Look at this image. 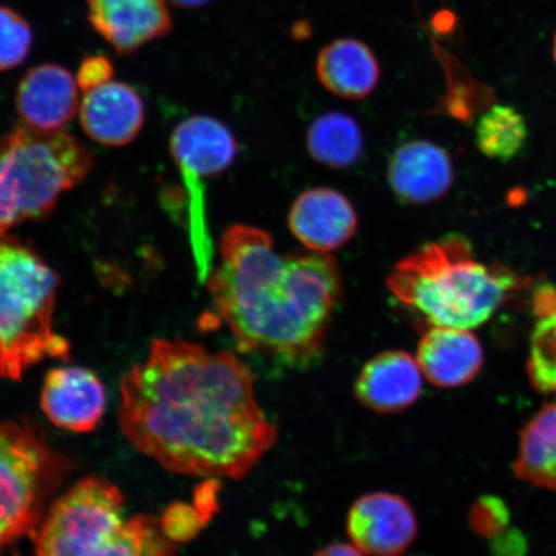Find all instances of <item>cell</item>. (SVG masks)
<instances>
[{"instance_id": "obj_30", "label": "cell", "mask_w": 556, "mask_h": 556, "mask_svg": "<svg viewBox=\"0 0 556 556\" xmlns=\"http://www.w3.org/2000/svg\"><path fill=\"white\" fill-rule=\"evenodd\" d=\"M554 55H555V61H556V37H555V43H554Z\"/></svg>"}, {"instance_id": "obj_6", "label": "cell", "mask_w": 556, "mask_h": 556, "mask_svg": "<svg viewBox=\"0 0 556 556\" xmlns=\"http://www.w3.org/2000/svg\"><path fill=\"white\" fill-rule=\"evenodd\" d=\"M93 155L65 129L21 123L0 138V236L50 215L62 193L85 179Z\"/></svg>"}, {"instance_id": "obj_16", "label": "cell", "mask_w": 556, "mask_h": 556, "mask_svg": "<svg viewBox=\"0 0 556 556\" xmlns=\"http://www.w3.org/2000/svg\"><path fill=\"white\" fill-rule=\"evenodd\" d=\"M421 370L406 352L388 351L368 361L356 380L357 399L375 413L403 412L419 400Z\"/></svg>"}, {"instance_id": "obj_7", "label": "cell", "mask_w": 556, "mask_h": 556, "mask_svg": "<svg viewBox=\"0 0 556 556\" xmlns=\"http://www.w3.org/2000/svg\"><path fill=\"white\" fill-rule=\"evenodd\" d=\"M67 468L30 426L0 421V547L37 531Z\"/></svg>"}, {"instance_id": "obj_14", "label": "cell", "mask_w": 556, "mask_h": 556, "mask_svg": "<svg viewBox=\"0 0 556 556\" xmlns=\"http://www.w3.org/2000/svg\"><path fill=\"white\" fill-rule=\"evenodd\" d=\"M78 87L65 67L54 64L33 67L17 87L21 123L41 130L64 129L78 111Z\"/></svg>"}, {"instance_id": "obj_4", "label": "cell", "mask_w": 556, "mask_h": 556, "mask_svg": "<svg viewBox=\"0 0 556 556\" xmlns=\"http://www.w3.org/2000/svg\"><path fill=\"white\" fill-rule=\"evenodd\" d=\"M37 556H172L176 544L159 519L125 518L109 479L88 477L55 502L34 532Z\"/></svg>"}, {"instance_id": "obj_12", "label": "cell", "mask_w": 556, "mask_h": 556, "mask_svg": "<svg viewBox=\"0 0 556 556\" xmlns=\"http://www.w3.org/2000/svg\"><path fill=\"white\" fill-rule=\"evenodd\" d=\"M40 406L54 426L92 432L106 407V392L97 375L83 367H58L47 374Z\"/></svg>"}, {"instance_id": "obj_20", "label": "cell", "mask_w": 556, "mask_h": 556, "mask_svg": "<svg viewBox=\"0 0 556 556\" xmlns=\"http://www.w3.org/2000/svg\"><path fill=\"white\" fill-rule=\"evenodd\" d=\"M307 148L317 163L343 169L356 164L363 156L364 137L352 116L331 111L312 123Z\"/></svg>"}, {"instance_id": "obj_25", "label": "cell", "mask_w": 556, "mask_h": 556, "mask_svg": "<svg viewBox=\"0 0 556 556\" xmlns=\"http://www.w3.org/2000/svg\"><path fill=\"white\" fill-rule=\"evenodd\" d=\"M114 65L106 55L94 54L87 55L78 68L76 74V83L83 92L99 88L106 83L113 80Z\"/></svg>"}, {"instance_id": "obj_26", "label": "cell", "mask_w": 556, "mask_h": 556, "mask_svg": "<svg viewBox=\"0 0 556 556\" xmlns=\"http://www.w3.org/2000/svg\"><path fill=\"white\" fill-rule=\"evenodd\" d=\"M526 551V538L517 530L504 531L492 539L493 556H525Z\"/></svg>"}, {"instance_id": "obj_27", "label": "cell", "mask_w": 556, "mask_h": 556, "mask_svg": "<svg viewBox=\"0 0 556 556\" xmlns=\"http://www.w3.org/2000/svg\"><path fill=\"white\" fill-rule=\"evenodd\" d=\"M313 556H364V553L354 545L332 544L321 548Z\"/></svg>"}, {"instance_id": "obj_2", "label": "cell", "mask_w": 556, "mask_h": 556, "mask_svg": "<svg viewBox=\"0 0 556 556\" xmlns=\"http://www.w3.org/2000/svg\"><path fill=\"white\" fill-rule=\"evenodd\" d=\"M219 255L206 287L242 352L289 366L321 356L343 294L332 256L282 255L266 231L243 225L226 229Z\"/></svg>"}, {"instance_id": "obj_28", "label": "cell", "mask_w": 556, "mask_h": 556, "mask_svg": "<svg viewBox=\"0 0 556 556\" xmlns=\"http://www.w3.org/2000/svg\"><path fill=\"white\" fill-rule=\"evenodd\" d=\"M434 26L438 31L451 30V27L454 26V16L448 12L440 13V15H437L434 20Z\"/></svg>"}, {"instance_id": "obj_22", "label": "cell", "mask_w": 556, "mask_h": 556, "mask_svg": "<svg viewBox=\"0 0 556 556\" xmlns=\"http://www.w3.org/2000/svg\"><path fill=\"white\" fill-rule=\"evenodd\" d=\"M528 375L540 392H556V312L541 317L534 329Z\"/></svg>"}, {"instance_id": "obj_17", "label": "cell", "mask_w": 556, "mask_h": 556, "mask_svg": "<svg viewBox=\"0 0 556 556\" xmlns=\"http://www.w3.org/2000/svg\"><path fill=\"white\" fill-rule=\"evenodd\" d=\"M416 361L432 384L456 388L477 377L483 366L484 354L475 333L432 326L417 345Z\"/></svg>"}, {"instance_id": "obj_10", "label": "cell", "mask_w": 556, "mask_h": 556, "mask_svg": "<svg viewBox=\"0 0 556 556\" xmlns=\"http://www.w3.org/2000/svg\"><path fill=\"white\" fill-rule=\"evenodd\" d=\"M358 215L343 193L328 187L305 191L290 208L289 228L313 253L330 254L350 241Z\"/></svg>"}, {"instance_id": "obj_5", "label": "cell", "mask_w": 556, "mask_h": 556, "mask_svg": "<svg viewBox=\"0 0 556 556\" xmlns=\"http://www.w3.org/2000/svg\"><path fill=\"white\" fill-rule=\"evenodd\" d=\"M59 276L30 247L0 236V378L23 379L46 358L67 357L53 328Z\"/></svg>"}, {"instance_id": "obj_18", "label": "cell", "mask_w": 556, "mask_h": 556, "mask_svg": "<svg viewBox=\"0 0 556 556\" xmlns=\"http://www.w3.org/2000/svg\"><path fill=\"white\" fill-rule=\"evenodd\" d=\"M316 74L330 93L344 100H364L379 85L377 55L363 40L340 38L317 54Z\"/></svg>"}, {"instance_id": "obj_3", "label": "cell", "mask_w": 556, "mask_h": 556, "mask_svg": "<svg viewBox=\"0 0 556 556\" xmlns=\"http://www.w3.org/2000/svg\"><path fill=\"white\" fill-rule=\"evenodd\" d=\"M518 283L511 270L479 262L460 235L417 249L387 280L389 291L428 324L463 330L489 321Z\"/></svg>"}, {"instance_id": "obj_29", "label": "cell", "mask_w": 556, "mask_h": 556, "mask_svg": "<svg viewBox=\"0 0 556 556\" xmlns=\"http://www.w3.org/2000/svg\"><path fill=\"white\" fill-rule=\"evenodd\" d=\"M174 5L179 7V9L193 10L199 9V7H203L207 3H211L212 0H170Z\"/></svg>"}, {"instance_id": "obj_9", "label": "cell", "mask_w": 556, "mask_h": 556, "mask_svg": "<svg viewBox=\"0 0 556 556\" xmlns=\"http://www.w3.org/2000/svg\"><path fill=\"white\" fill-rule=\"evenodd\" d=\"M346 530L359 552L371 556H399L413 545L417 520L405 498L377 492L353 504Z\"/></svg>"}, {"instance_id": "obj_24", "label": "cell", "mask_w": 556, "mask_h": 556, "mask_svg": "<svg viewBox=\"0 0 556 556\" xmlns=\"http://www.w3.org/2000/svg\"><path fill=\"white\" fill-rule=\"evenodd\" d=\"M471 526L484 538H496L509 525L510 513L502 498L485 496L472 507Z\"/></svg>"}, {"instance_id": "obj_1", "label": "cell", "mask_w": 556, "mask_h": 556, "mask_svg": "<svg viewBox=\"0 0 556 556\" xmlns=\"http://www.w3.org/2000/svg\"><path fill=\"white\" fill-rule=\"evenodd\" d=\"M119 422L139 452L185 476L241 479L277 440L249 367L179 339L154 340L124 375Z\"/></svg>"}, {"instance_id": "obj_8", "label": "cell", "mask_w": 556, "mask_h": 556, "mask_svg": "<svg viewBox=\"0 0 556 556\" xmlns=\"http://www.w3.org/2000/svg\"><path fill=\"white\" fill-rule=\"evenodd\" d=\"M170 152L189 193L190 238L197 267L213 262V242L205 215V180L224 173L238 155V141L213 117H189L174 129Z\"/></svg>"}, {"instance_id": "obj_13", "label": "cell", "mask_w": 556, "mask_h": 556, "mask_svg": "<svg viewBox=\"0 0 556 556\" xmlns=\"http://www.w3.org/2000/svg\"><path fill=\"white\" fill-rule=\"evenodd\" d=\"M388 182L403 203L427 205L446 194L454 182L448 152L428 141L400 146L388 165Z\"/></svg>"}, {"instance_id": "obj_19", "label": "cell", "mask_w": 556, "mask_h": 556, "mask_svg": "<svg viewBox=\"0 0 556 556\" xmlns=\"http://www.w3.org/2000/svg\"><path fill=\"white\" fill-rule=\"evenodd\" d=\"M514 468L523 481L556 491V405L542 408L527 424Z\"/></svg>"}, {"instance_id": "obj_21", "label": "cell", "mask_w": 556, "mask_h": 556, "mask_svg": "<svg viewBox=\"0 0 556 556\" xmlns=\"http://www.w3.org/2000/svg\"><path fill=\"white\" fill-rule=\"evenodd\" d=\"M528 138L525 117L511 106L495 104L477 125V144L485 156L507 162L523 150Z\"/></svg>"}, {"instance_id": "obj_11", "label": "cell", "mask_w": 556, "mask_h": 556, "mask_svg": "<svg viewBox=\"0 0 556 556\" xmlns=\"http://www.w3.org/2000/svg\"><path fill=\"white\" fill-rule=\"evenodd\" d=\"M93 29L119 54H128L172 31L166 0H87Z\"/></svg>"}, {"instance_id": "obj_23", "label": "cell", "mask_w": 556, "mask_h": 556, "mask_svg": "<svg viewBox=\"0 0 556 556\" xmlns=\"http://www.w3.org/2000/svg\"><path fill=\"white\" fill-rule=\"evenodd\" d=\"M33 45L29 23L17 12L0 5V72L23 64L29 58Z\"/></svg>"}, {"instance_id": "obj_15", "label": "cell", "mask_w": 556, "mask_h": 556, "mask_svg": "<svg viewBox=\"0 0 556 556\" xmlns=\"http://www.w3.org/2000/svg\"><path fill=\"white\" fill-rule=\"evenodd\" d=\"M79 117L83 130L94 142L121 148L143 128L144 103L134 87L111 80L86 93Z\"/></svg>"}]
</instances>
